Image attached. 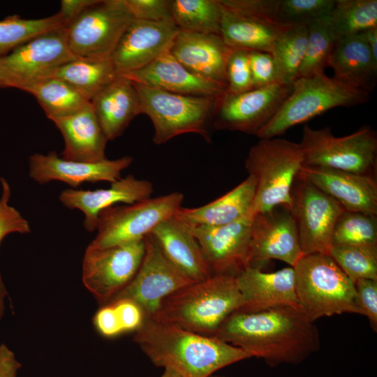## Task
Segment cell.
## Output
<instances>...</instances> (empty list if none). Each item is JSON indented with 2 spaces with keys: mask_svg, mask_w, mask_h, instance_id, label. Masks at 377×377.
Returning <instances> with one entry per match:
<instances>
[{
  "mask_svg": "<svg viewBox=\"0 0 377 377\" xmlns=\"http://www.w3.org/2000/svg\"><path fill=\"white\" fill-rule=\"evenodd\" d=\"M212 337L239 348L250 357L263 359L270 367L300 364L320 347L314 321L293 306L237 311Z\"/></svg>",
  "mask_w": 377,
  "mask_h": 377,
  "instance_id": "cell-1",
  "label": "cell"
},
{
  "mask_svg": "<svg viewBox=\"0 0 377 377\" xmlns=\"http://www.w3.org/2000/svg\"><path fill=\"white\" fill-rule=\"evenodd\" d=\"M133 341L157 367L180 377H209L216 371L251 358L239 348L213 337L193 333L147 318Z\"/></svg>",
  "mask_w": 377,
  "mask_h": 377,
  "instance_id": "cell-2",
  "label": "cell"
},
{
  "mask_svg": "<svg viewBox=\"0 0 377 377\" xmlns=\"http://www.w3.org/2000/svg\"><path fill=\"white\" fill-rule=\"evenodd\" d=\"M242 306V297L235 276L216 274L167 296L151 318L212 337L226 318Z\"/></svg>",
  "mask_w": 377,
  "mask_h": 377,
  "instance_id": "cell-3",
  "label": "cell"
},
{
  "mask_svg": "<svg viewBox=\"0 0 377 377\" xmlns=\"http://www.w3.org/2000/svg\"><path fill=\"white\" fill-rule=\"evenodd\" d=\"M303 165L299 143L273 138L260 139L252 146L245 161L256 184L251 212L266 213L279 207L290 210L293 186Z\"/></svg>",
  "mask_w": 377,
  "mask_h": 377,
  "instance_id": "cell-4",
  "label": "cell"
},
{
  "mask_svg": "<svg viewBox=\"0 0 377 377\" xmlns=\"http://www.w3.org/2000/svg\"><path fill=\"white\" fill-rule=\"evenodd\" d=\"M370 99L369 93L324 73L297 78L274 117L256 134L260 139L283 135L289 128L337 107H352Z\"/></svg>",
  "mask_w": 377,
  "mask_h": 377,
  "instance_id": "cell-5",
  "label": "cell"
},
{
  "mask_svg": "<svg viewBox=\"0 0 377 377\" xmlns=\"http://www.w3.org/2000/svg\"><path fill=\"white\" fill-rule=\"evenodd\" d=\"M293 268L299 306L311 320L358 314L355 283L328 254L303 256Z\"/></svg>",
  "mask_w": 377,
  "mask_h": 377,
  "instance_id": "cell-6",
  "label": "cell"
},
{
  "mask_svg": "<svg viewBox=\"0 0 377 377\" xmlns=\"http://www.w3.org/2000/svg\"><path fill=\"white\" fill-rule=\"evenodd\" d=\"M133 83L139 114H146L153 124L154 144H164L185 133H196L209 141L217 96L183 95Z\"/></svg>",
  "mask_w": 377,
  "mask_h": 377,
  "instance_id": "cell-7",
  "label": "cell"
},
{
  "mask_svg": "<svg viewBox=\"0 0 377 377\" xmlns=\"http://www.w3.org/2000/svg\"><path fill=\"white\" fill-rule=\"evenodd\" d=\"M304 165L318 166L374 177L376 168L377 136L369 126L343 137H336L331 128H303L299 143Z\"/></svg>",
  "mask_w": 377,
  "mask_h": 377,
  "instance_id": "cell-8",
  "label": "cell"
},
{
  "mask_svg": "<svg viewBox=\"0 0 377 377\" xmlns=\"http://www.w3.org/2000/svg\"><path fill=\"white\" fill-rule=\"evenodd\" d=\"M184 198L182 193L176 191L103 210L97 235L88 246L103 249L143 240L161 222L175 216Z\"/></svg>",
  "mask_w": 377,
  "mask_h": 377,
  "instance_id": "cell-9",
  "label": "cell"
},
{
  "mask_svg": "<svg viewBox=\"0 0 377 377\" xmlns=\"http://www.w3.org/2000/svg\"><path fill=\"white\" fill-rule=\"evenodd\" d=\"M133 19L124 0H98L65 27L68 47L75 57L110 58Z\"/></svg>",
  "mask_w": 377,
  "mask_h": 377,
  "instance_id": "cell-10",
  "label": "cell"
},
{
  "mask_svg": "<svg viewBox=\"0 0 377 377\" xmlns=\"http://www.w3.org/2000/svg\"><path fill=\"white\" fill-rule=\"evenodd\" d=\"M75 58L67 45L65 27L44 33L0 57V87L27 92Z\"/></svg>",
  "mask_w": 377,
  "mask_h": 377,
  "instance_id": "cell-11",
  "label": "cell"
},
{
  "mask_svg": "<svg viewBox=\"0 0 377 377\" xmlns=\"http://www.w3.org/2000/svg\"><path fill=\"white\" fill-rule=\"evenodd\" d=\"M292 89L293 85L275 83L239 94L226 90L216 98L212 128L256 135L276 114Z\"/></svg>",
  "mask_w": 377,
  "mask_h": 377,
  "instance_id": "cell-12",
  "label": "cell"
},
{
  "mask_svg": "<svg viewBox=\"0 0 377 377\" xmlns=\"http://www.w3.org/2000/svg\"><path fill=\"white\" fill-rule=\"evenodd\" d=\"M292 198L290 211L296 223L303 255L328 254L335 224L345 210L299 175L293 186Z\"/></svg>",
  "mask_w": 377,
  "mask_h": 377,
  "instance_id": "cell-13",
  "label": "cell"
},
{
  "mask_svg": "<svg viewBox=\"0 0 377 377\" xmlns=\"http://www.w3.org/2000/svg\"><path fill=\"white\" fill-rule=\"evenodd\" d=\"M144 239L103 249L87 246L82 280L101 306L107 304L135 275L145 253Z\"/></svg>",
  "mask_w": 377,
  "mask_h": 377,
  "instance_id": "cell-14",
  "label": "cell"
},
{
  "mask_svg": "<svg viewBox=\"0 0 377 377\" xmlns=\"http://www.w3.org/2000/svg\"><path fill=\"white\" fill-rule=\"evenodd\" d=\"M144 240L145 253L138 272L108 303L119 299L131 300L149 318L154 316L164 298L195 281L168 260L151 234Z\"/></svg>",
  "mask_w": 377,
  "mask_h": 377,
  "instance_id": "cell-15",
  "label": "cell"
},
{
  "mask_svg": "<svg viewBox=\"0 0 377 377\" xmlns=\"http://www.w3.org/2000/svg\"><path fill=\"white\" fill-rule=\"evenodd\" d=\"M254 214L220 226H188L198 242L212 275L237 276L250 266L251 232Z\"/></svg>",
  "mask_w": 377,
  "mask_h": 377,
  "instance_id": "cell-16",
  "label": "cell"
},
{
  "mask_svg": "<svg viewBox=\"0 0 377 377\" xmlns=\"http://www.w3.org/2000/svg\"><path fill=\"white\" fill-rule=\"evenodd\" d=\"M297 228L290 211L279 207L253 216L250 266L263 268L271 260L294 267L303 256Z\"/></svg>",
  "mask_w": 377,
  "mask_h": 377,
  "instance_id": "cell-17",
  "label": "cell"
},
{
  "mask_svg": "<svg viewBox=\"0 0 377 377\" xmlns=\"http://www.w3.org/2000/svg\"><path fill=\"white\" fill-rule=\"evenodd\" d=\"M179 30L172 21L133 19L110 56L117 73L125 75L152 62L170 49Z\"/></svg>",
  "mask_w": 377,
  "mask_h": 377,
  "instance_id": "cell-18",
  "label": "cell"
},
{
  "mask_svg": "<svg viewBox=\"0 0 377 377\" xmlns=\"http://www.w3.org/2000/svg\"><path fill=\"white\" fill-rule=\"evenodd\" d=\"M133 161V158L129 156L86 163L64 159L55 151L47 154H34L29 159V176L41 184L57 180L73 188L85 182H108L111 184L121 178L122 171Z\"/></svg>",
  "mask_w": 377,
  "mask_h": 377,
  "instance_id": "cell-19",
  "label": "cell"
},
{
  "mask_svg": "<svg viewBox=\"0 0 377 377\" xmlns=\"http://www.w3.org/2000/svg\"><path fill=\"white\" fill-rule=\"evenodd\" d=\"M299 175L337 201L345 211L376 216L375 177L304 165Z\"/></svg>",
  "mask_w": 377,
  "mask_h": 377,
  "instance_id": "cell-20",
  "label": "cell"
},
{
  "mask_svg": "<svg viewBox=\"0 0 377 377\" xmlns=\"http://www.w3.org/2000/svg\"><path fill=\"white\" fill-rule=\"evenodd\" d=\"M231 50L219 34L182 30L170 47V53L188 71L226 88V64Z\"/></svg>",
  "mask_w": 377,
  "mask_h": 377,
  "instance_id": "cell-21",
  "label": "cell"
},
{
  "mask_svg": "<svg viewBox=\"0 0 377 377\" xmlns=\"http://www.w3.org/2000/svg\"><path fill=\"white\" fill-rule=\"evenodd\" d=\"M235 279L242 297V306L239 311L299 306L295 270L292 267L265 272L260 267L249 266L235 276Z\"/></svg>",
  "mask_w": 377,
  "mask_h": 377,
  "instance_id": "cell-22",
  "label": "cell"
},
{
  "mask_svg": "<svg viewBox=\"0 0 377 377\" xmlns=\"http://www.w3.org/2000/svg\"><path fill=\"white\" fill-rule=\"evenodd\" d=\"M153 191L149 181L130 175L111 183L107 188L66 189L61 193L59 200L65 207L82 211L84 214V228L93 232L96 230L98 215L103 210L118 203L132 204L147 199Z\"/></svg>",
  "mask_w": 377,
  "mask_h": 377,
  "instance_id": "cell-23",
  "label": "cell"
},
{
  "mask_svg": "<svg viewBox=\"0 0 377 377\" xmlns=\"http://www.w3.org/2000/svg\"><path fill=\"white\" fill-rule=\"evenodd\" d=\"M122 75L137 84L183 95L216 97L227 89L188 71L170 49L145 67Z\"/></svg>",
  "mask_w": 377,
  "mask_h": 377,
  "instance_id": "cell-24",
  "label": "cell"
},
{
  "mask_svg": "<svg viewBox=\"0 0 377 377\" xmlns=\"http://www.w3.org/2000/svg\"><path fill=\"white\" fill-rule=\"evenodd\" d=\"M64 140L62 158L86 163L106 159V138L91 103L79 112L52 121Z\"/></svg>",
  "mask_w": 377,
  "mask_h": 377,
  "instance_id": "cell-25",
  "label": "cell"
},
{
  "mask_svg": "<svg viewBox=\"0 0 377 377\" xmlns=\"http://www.w3.org/2000/svg\"><path fill=\"white\" fill-rule=\"evenodd\" d=\"M151 235L168 260L192 281L212 276L198 242L175 216L161 222Z\"/></svg>",
  "mask_w": 377,
  "mask_h": 377,
  "instance_id": "cell-26",
  "label": "cell"
},
{
  "mask_svg": "<svg viewBox=\"0 0 377 377\" xmlns=\"http://www.w3.org/2000/svg\"><path fill=\"white\" fill-rule=\"evenodd\" d=\"M90 103L108 140L121 135L139 114V98L135 84L123 75H119Z\"/></svg>",
  "mask_w": 377,
  "mask_h": 377,
  "instance_id": "cell-27",
  "label": "cell"
},
{
  "mask_svg": "<svg viewBox=\"0 0 377 377\" xmlns=\"http://www.w3.org/2000/svg\"><path fill=\"white\" fill-rule=\"evenodd\" d=\"M334 77L370 93L377 78V59L360 34L337 39L327 62Z\"/></svg>",
  "mask_w": 377,
  "mask_h": 377,
  "instance_id": "cell-28",
  "label": "cell"
},
{
  "mask_svg": "<svg viewBox=\"0 0 377 377\" xmlns=\"http://www.w3.org/2000/svg\"><path fill=\"white\" fill-rule=\"evenodd\" d=\"M256 181L250 175L232 190L202 206L180 207L175 216L188 226H220L231 223L251 211Z\"/></svg>",
  "mask_w": 377,
  "mask_h": 377,
  "instance_id": "cell-29",
  "label": "cell"
},
{
  "mask_svg": "<svg viewBox=\"0 0 377 377\" xmlns=\"http://www.w3.org/2000/svg\"><path fill=\"white\" fill-rule=\"evenodd\" d=\"M221 6L219 35L231 49L271 53L280 36L291 28L241 15Z\"/></svg>",
  "mask_w": 377,
  "mask_h": 377,
  "instance_id": "cell-30",
  "label": "cell"
},
{
  "mask_svg": "<svg viewBox=\"0 0 377 377\" xmlns=\"http://www.w3.org/2000/svg\"><path fill=\"white\" fill-rule=\"evenodd\" d=\"M118 75L110 57H75L58 67L51 77L65 81L91 102Z\"/></svg>",
  "mask_w": 377,
  "mask_h": 377,
  "instance_id": "cell-31",
  "label": "cell"
},
{
  "mask_svg": "<svg viewBox=\"0 0 377 377\" xmlns=\"http://www.w3.org/2000/svg\"><path fill=\"white\" fill-rule=\"evenodd\" d=\"M27 92L36 98L52 121L72 115L90 103L69 84L54 77L39 81Z\"/></svg>",
  "mask_w": 377,
  "mask_h": 377,
  "instance_id": "cell-32",
  "label": "cell"
},
{
  "mask_svg": "<svg viewBox=\"0 0 377 377\" xmlns=\"http://www.w3.org/2000/svg\"><path fill=\"white\" fill-rule=\"evenodd\" d=\"M172 20L179 30L219 34L221 6L219 0H169Z\"/></svg>",
  "mask_w": 377,
  "mask_h": 377,
  "instance_id": "cell-33",
  "label": "cell"
},
{
  "mask_svg": "<svg viewBox=\"0 0 377 377\" xmlns=\"http://www.w3.org/2000/svg\"><path fill=\"white\" fill-rule=\"evenodd\" d=\"M67 23L59 12L40 19L8 16L0 20V57L40 34L66 27Z\"/></svg>",
  "mask_w": 377,
  "mask_h": 377,
  "instance_id": "cell-34",
  "label": "cell"
},
{
  "mask_svg": "<svg viewBox=\"0 0 377 377\" xmlns=\"http://www.w3.org/2000/svg\"><path fill=\"white\" fill-rule=\"evenodd\" d=\"M329 17L337 38L377 28V1L336 0Z\"/></svg>",
  "mask_w": 377,
  "mask_h": 377,
  "instance_id": "cell-35",
  "label": "cell"
},
{
  "mask_svg": "<svg viewBox=\"0 0 377 377\" xmlns=\"http://www.w3.org/2000/svg\"><path fill=\"white\" fill-rule=\"evenodd\" d=\"M308 38L306 26L286 30L276 42L271 52L276 63L281 83L293 85L299 77Z\"/></svg>",
  "mask_w": 377,
  "mask_h": 377,
  "instance_id": "cell-36",
  "label": "cell"
},
{
  "mask_svg": "<svg viewBox=\"0 0 377 377\" xmlns=\"http://www.w3.org/2000/svg\"><path fill=\"white\" fill-rule=\"evenodd\" d=\"M329 16L316 20L307 26V43L299 71V77L324 73V69L327 66L329 58L338 39Z\"/></svg>",
  "mask_w": 377,
  "mask_h": 377,
  "instance_id": "cell-37",
  "label": "cell"
},
{
  "mask_svg": "<svg viewBox=\"0 0 377 377\" xmlns=\"http://www.w3.org/2000/svg\"><path fill=\"white\" fill-rule=\"evenodd\" d=\"M332 246L377 249L376 216L343 211L334 228Z\"/></svg>",
  "mask_w": 377,
  "mask_h": 377,
  "instance_id": "cell-38",
  "label": "cell"
},
{
  "mask_svg": "<svg viewBox=\"0 0 377 377\" xmlns=\"http://www.w3.org/2000/svg\"><path fill=\"white\" fill-rule=\"evenodd\" d=\"M328 255L354 283L360 279L377 280V249L332 246Z\"/></svg>",
  "mask_w": 377,
  "mask_h": 377,
  "instance_id": "cell-39",
  "label": "cell"
},
{
  "mask_svg": "<svg viewBox=\"0 0 377 377\" xmlns=\"http://www.w3.org/2000/svg\"><path fill=\"white\" fill-rule=\"evenodd\" d=\"M336 0H280L278 20L287 27L308 26L313 21L329 16Z\"/></svg>",
  "mask_w": 377,
  "mask_h": 377,
  "instance_id": "cell-40",
  "label": "cell"
},
{
  "mask_svg": "<svg viewBox=\"0 0 377 377\" xmlns=\"http://www.w3.org/2000/svg\"><path fill=\"white\" fill-rule=\"evenodd\" d=\"M226 91L239 94L253 89L249 51L232 49L226 64Z\"/></svg>",
  "mask_w": 377,
  "mask_h": 377,
  "instance_id": "cell-41",
  "label": "cell"
},
{
  "mask_svg": "<svg viewBox=\"0 0 377 377\" xmlns=\"http://www.w3.org/2000/svg\"><path fill=\"white\" fill-rule=\"evenodd\" d=\"M219 1L223 8L230 11L284 27L278 20V8L280 0Z\"/></svg>",
  "mask_w": 377,
  "mask_h": 377,
  "instance_id": "cell-42",
  "label": "cell"
},
{
  "mask_svg": "<svg viewBox=\"0 0 377 377\" xmlns=\"http://www.w3.org/2000/svg\"><path fill=\"white\" fill-rule=\"evenodd\" d=\"M2 193L0 198V243L3 238L13 232L29 233L31 228L29 222L21 214L8 203L10 188L5 179L0 178Z\"/></svg>",
  "mask_w": 377,
  "mask_h": 377,
  "instance_id": "cell-43",
  "label": "cell"
},
{
  "mask_svg": "<svg viewBox=\"0 0 377 377\" xmlns=\"http://www.w3.org/2000/svg\"><path fill=\"white\" fill-rule=\"evenodd\" d=\"M249 57L254 88L281 83L276 63L271 53L249 51Z\"/></svg>",
  "mask_w": 377,
  "mask_h": 377,
  "instance_id": "cell-44",
  "label": "cell"
},
{
  "mask_svg": "<svg viewBox=\"0 0 377 377\" xmlns=\"http://www.w3.org/2000/svg\"><path fill=\"white\" fill-rule=\"evenodd\" d=\"M134 19L172 21L169 0H124Z\"/></svg>",
  "mask_w": 377,
  "mask_h": 377,
  "instance_id": "cell-45",
  "label": "cell"
},
{
  "mask_svg": "<svg viewBox=\"0 0 377 377\" xmlns=\"http://www.w3.org/2000/svg\"><path fill=\"white\" fill-rule=\"evenodd\" d=\"M358 314L366 316L377 330V280L360 279L355 283Z\"/></svg>",
  "mask_w": 377,
  "mask_h": 377,
  "instance_id": "cell-46",
  "label": "cell"
},
{
  "mask_svg": "<svg viewBox=\"0 0 377 377\" xmlns=\"http://www.w3.org/2000/svg\"><path fill=\"white\" fill-rule=\"evenodd\" d=\"M108 304L114 306L123 332H135L147 319L142 309L131 300L119 299Z\"/></svg>",
  "mask_w": 377,
  "mask_h": 377,
  "instance_id": "cell-47",
  "label": "cell"
},
{
  "mask_svg": "<svg viewBox=\"0 0 377 377\" xmlns=\"http://www.w3.org/2000/svg\"><path fill=\"white\" fill-rule=\"evenodd\" d=\"M94 324L98 332L105 337L124 333L116 311L110 304L101 306L94 316Z\"/></svg>",
  "mask_w": 377,
  "mask_h": 377,
  "instance_id": "cell-48",
  "label": "cell"
},
{
  "mask_svg": "<svg viewBox=\"0 0 377 377\" xmlns=\"http://www.w3.org/2000/svg\"><path fill=\"white\" fill-rule=\"evenodd\" d=\"M21 364L14 353L5 344L0 345V377H17Z\"/></svg>",
  "mask_w": 377,
  "mask_h": 377,
  "instance_id": "cell-49",
  "label": "cell"
},
{
  "mask_svg": "<svg viewBox=\"0 0 377 377\" xmlns=\"http://www.w3.org/2000/svg\"><path fill=\"white\" fill-rule=\"evenodd\" d=\"M98 0H62L59 13L68 23L85 8L95 3ZM67 23V24H68Z\"/></svg>",
  "mask_w": 377,
  "mask_h": 377,
  "instance_id": "cell-50",
  "label": "cell"
},
{
  "mask_svg": "<svg viewBox=\"0 0 377 377\" xmlns=\"http://www.w3.org/2000/svg\"><path fill=\"white\" fill-rule=\"evenodd\" d=\"M359 34L368 44L374 59H377V28L368 29Z\"/></svg>",
  "mask_w": 377,
  "mask_h": 377,
  "instance_id": "cell-51",
  "label": "cell"
},
{
  "mask_svg": "<svg viewBox=\"0 0 377 377\" xmlns=\"http://www.w3.org/2000/svg\"><path fill=\"white\" fill-rule=\"evenodd\" d=\"M7 296V290L0 274V320L4 313L5 299Z\"/></svg>",
  "mask_w": 377,
  "mask_h": 377,
  "instance_id": "cell-52",
  "label": "cell"
},
{
  "mask_svg": "<svg viewBox=\"0 0 377 377\" xmlns=\"http://www.w3.org/2000/svg\"><path fill=\"white\" fill-rule=\"evenodd\" d=\"M161 377H180L176 372L170 369H164Z\"/></svg>",
  "mask_w": 377,
  "mask_h": 377,
  "instance_id": "cell-53",
  "label": "cell"
},
{
  "mask_svg": "<svg viewBox=\"0 0 377 377\" xmlns=\"http://www.w3.org/2000/svg\"><path fill=\"white\" fill-rule=\"evenodd\" d=\"M209 377H223V376H214V375H212V376H209Z\"/></svg>",
  "mask_w": 377,
  "mask_h": 377,
  "instance_id": "cell-54",
  "label": "cell"
}]
</instances>
